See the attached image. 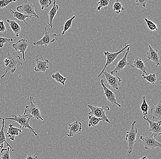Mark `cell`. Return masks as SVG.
Returning <instances> with one entry per match:
<instances>
[{
    "mask_svg": "<svg viewBox=\"0 0 161 159\" xmlns=\"http://www.w3.org/2000/svg\"><path fill=\"white\" fill-rule=\"evenodd\" d=\"M149 51L147 53V57L148 60L152 61L156 64V68L160 65V57L158 51L157 49H154L152 48L150 45H148Z\"/></svg>",
    "mask_w": 161,
    "mask_h": 159,
    "instance_id": "15",
    "label": "cell"
},
{
    "mask_svg": "<svg viewBox=\"0 0 161 159\" xmlns=\"http://www.w3.org/2000/svg\"><path fill=\"white\" fill-rule=\"evenodd\" d=\"M0 120H2L3 121H2L3 125H2V128H1V130H0V148L2 149L3 148L4 143H6L7 146H8V147L10 148V149H11L13 151H14V150L12 148V147L10 145V144L6 140V136H5L4 132L5 127V120L4 118L0 117Z\"/></svg>",
    "mask_w": 161,
    "mask_h": 159,
    "instance_id": "19",
    "label": "cell"
},
{
    "mask_svg": "<svg viewBox=\"0 0 161 159\" xmlns=\"http://www.w3.org/2000/svg\"><path fill=\"white\" fill-rule=\"evenodd\" d=\"M140 138L146 150H153L156 148H161V143L156 140L155 137L153 134H150L146 136L141 135Z\"/></svg>",
    "mask_w": 161,
    "mask_h": 159,
    "instance_id": "7",
    "label": "cell"
},
{
    "mask_svg": "<svg viewBox=\"0 0 161 159\" xmlns=\"http://www.w3.org/2000/svg\"><path fill=\"white\" fill-rule=\"evenodd\" d=\"M146 159H148L147 158H146Z\"/></svg>",
    "mask_w": 161,
    "mask_h": 159,
    "instance_id": "41",
    "label": "cell"
},
{
    "mask_svg": "<svg viewBox=\"0 0 161 159\" xmlns=\"http://www.w3.org/2000/svg\"><path fill=\"white\" fill-rule=\"evenodd\" d=\"M7 22L9 24L11 29L17 37L19 36L21 31V28L18 23L14 20H7Z\"/></svg>",
    "mask_w": 161,
    "mask_h": 159,
    "instance_id": "22",
    "label": "cell"
},
{
    "mask_svg": "<svg viewBox=\"0 0 161 159\" xmlns=\"http://www.w3.org/2000/svg\"><path fill=\"white\" fill-rule=\"evenodd\" d=\"M100 83L102 87L103 88V91H104L103 94L105 95L108 102L110 103L111 104L117 105L118 107H121V105L117 102V101L116 99L115 95L114 93H113L112 90H111L105 86V84H104V79H101Z\"/></svg>",
    "mask_w": 161,
    "mask_h": 159,
    "instance_id": "11",
    "label": "cell"
},
{
    "mask_svg": "<svg viewBox=\"0 0 161 159\" xmlns=\"http://www.w3.org/2000/svg\"><path fill=\"white\" fill-rule=\"evenodd\" d=\"M7 9H8L10 11L12 14L13 15V16H14L15 18L18 19L19 21H23V22H25V25L28 26V24H27V23L26 21V19H27V18H30V19H31V18H32V17H31V16L25 15L21 14V13H19V12H18V11L13 10L10 9V8H8V7H7Z\"/></svg>",
    "mask_w": 161,
    "mask_h": 159,
    "instance_id": "24",
    "label": "cell"
},
{
    "mask_svg": "<svg viewBox=\"0 0 161 159\" xmlns=\"http://www.w3.org/2000/svg\"><path fill=\"white\" fill-rule=\"evenodd\" d=\"M38 159V156L36 155H33L32 154H29L26 157L25 159Z\"/></svg>",
    "mask_w": 161,
    "mask_h": 159,
    "instance_id": "39",
    "label": "cell"
},
{
    "mask_svg": "<svg viewBox=\"0 0 161 159\" xmlns=\"http://www.w3.org/2000/svg\"><path fill=\"white\" fill-rule=\"evenodd\" d=\"M130 66L132 68H136L141 70L145 76L147 75V73L146 72V67L144 62H143L141 57H136L133 64H131Z\"/></svg>",
    "mask_w": 161,
    "mask_h": 159,
    "instance_id": "20",
    "label": "cell"
},
{
    "mask_svg": "<svg viewBox=\"0 0 161 159\" xmlns=\"http://www.w3.org/2000/svg\"><path fill=\"white\" fill-rule=\"evenodd\" d=\"M75 17H76L75 15H73L71 18H70V19L66 21V22H65V25H64L63 31H62L61 35H65L66 31H68L70 28H71L72 22L75 20Z\"/></svg>",
    "mask_w": 161,
    "mask_h": 159,
    "instance_id": "30",
    "label": "cell"
},
{
    "mask_svg": "<svg viewBox=\"0 0 161 159\" xmlns=\"http://www.w3.org/2000/svg\"><path fill=\"white\" fill-rule=\"evenodd\" d=\"M29 46V42L28 40L25 39H22L14 43L12 45V47L15 49L16 51H19V53H21L23 56V60L25 61V53Z\"/></svg>",
    "mask_w": 161,
    "mask_h": 159,
    "instance_id": "13",
    "label": "cell"
},
{
    "mask_svg": "<svg viewBox=\"0 0 161 159\" xmlns=\"http://www.w3.org/2000/svg\"><path fill=\"white\" fill-rule=\"evenodd\" d=\"M87 107L90 109L91 110L90 112L88 113L89 115L93 116L96 117L101 119L104 122L108 123H110V121L108 118L105 114L106 111L110 110V108L108 105H103L99 107L89 104L87 105Z\"/></svg>",
    "mask_w": 161,
    "mask_h": 159,
    "instance_id": "3",
    "label": "cell"
},
{
    "mask_svg": "<svg viewBox=\"0 0 161 159\" xmlns=\"http://www.w3.org/2000/svg\"><path fill=\"white\" fill-rule=\"evenodd\" d=\"M40 57L41 58L36 59L35 70L36 72H45L50 67L49 65L50 62L48 59L44 60L42 56H40Z\"/></svg>",
    "mask_w": 161,
    "mask_h": 159,
    "instance_id": "16",
    "label": "cell"
},
{
    "mask_svg": "<svg viewBox=\"0 0 161 159\" xmlns=\"http://www.w3.org/2000/svg\"><path fill=\"white\" fill-rule=\"evenodd\" d=\"M102 74L105 76L108 85H110L111 87L116 90H119V86L120 85L122 80L120 77L118 76L117 74H116L115 76H114L112 75L110 73L104 71L103 72Z\"/></svg>",
    "mask_w": 161,
    "mask_h": 159,
    "instance_id": "10",
    "label": "cell"
},
{
    "mask_svg": "<svg viewBox=\"0 0 161 159\" xmlns=\"http://www.w3.org/2000/svg\"><path fill=\"white\" fill-rule=\"evenodd\" d=\"M59 9V7L58 5L56 4V2L55 1H54L53 3V7L51 8V9L48 13V16L49 17V20L50 23H48V25L50 26V28H52V22L55 16H56L57 11Z\"/></svg>",
    "mask_w": 161,
    "mask_h": 159,
    "instance_id": "21",
    "label": "cell"
},
{
    "mask_svg": "<svg viewBox=\"0 0 161 159\" xmlns=\"http://www.w3.org/2000/svg\"><path fill=\"white\" fill-rule=\"evenodd\" d=\"M6 30L4 21L0 20V32H4Z\"/></svg>",
    "mask_w": 161,
    "mask_h": 159,
    "instance_id": "38",
    "label": "cell"
},
{
    "mask_svg": "<svg viewBox=\"0 0 161 159\" xmlns=\"http://www.w3.org/2000/svg\"><path fill=\"white\" fill-rule=\"evenodd\" d=\"M140 107L141 111H142V114L143 115V117L147 116V115L148 111L149 109H150V107L147 103L145 96H143V100Z\"/></svg>",
    "mask_w": 161,
    "mask_h": 159,
    "instance_id": "27",
    "label": "cell"
},
{
    "mask_svg": "<svg viewBox=\"0 0 161 159\" xmlns=\"http://www.w3.org/2000/svg\"><path fill=\"white\" fill-rule=\"evenodd\" d=\"M147 156H144V157H142V158H141L140 159H146V158H147Z\"/></svg>",
    "mask_w": 161,
    "mask_h": 159,
    "instance_id": "40",
    "label": "cell"
},
{
    "mask_svg": "<svg viewBox=\"0 0 161 159\" xmlns=\"http://www.w3.org/2000/svg\"><path fill=\"white\" fill-rule=\"evenodd\" d=\"M4 62L5 68L3 70H5V72L1 77V79L4 78L8 72H10L11 73H14L18 66L23 65V63L21 62V57L15 53L10 54L9 51L7 52V57L4 60Z\"/></svg>",
    "mask_w": 161,
    "mask_h": 159,
    "instance_id": "1",
    "label": "cell"
},
{
    "mask_svg": "<svg viewBox=\"0 0 161 159\" xmlns=\"http://www.w3.org/2000/svg\"><path fill=\"white\" fill-rule=\"evenodd\" d=\"M113 10L116 14H119L122 11L125 10V9L123 7L122 4L120 3V1L117 0L114 3Z\"/></svg>",
    "mask_w": 161,
    "mask_h": 159,
    "instance_id": "28",
    "label": "cell"
},
{
    "mask_svg": "<svg viewBox=\"0 0 161 159\" xmlns=\"http://www.w3.org/2000/svg\"><path fill=\"white\" fill-rule=\"evenodd\" d=\"M1 159H11L10 155V148L7 149H2L1 150Z\"/></svg>",
    "mask_w": 161,
    "mask_h": 159,
    "instance_id": "32",
    "label": "cell"
},
{
    "mask_svg": "<svg viewBox=\"0 0 161 159\" xmlns=\"http://www.w3.org/2000/svg\"><path fill=\"white\" fill-rule=\"evenodd\" d=\"M144 119L147 121L149 124V131L151 133L154 135L155 137L160 135L161 134V121L160 120L157 122L152 121L147 116L143 117Z\"/></svg>",
    "mask_w": 161,
    "mask_h": 159,
    "instance_id": "12",
    "label": "cell"
},
{
    "mask_svg": "<svg viewBox=\"0 0 161 159\" xmlns=\"http://www.w3.org/2000/svg\"><path fill=\"white\" fill-rule=\"evenodd\" d=\"M32 98L33 97L32 96H30V105H26L24 113L30 116L31 118H36L37 120L40 119L43 121L44 119L41 116L40 108L38 105L33 102Z\"/></svg>",
    "mask_w": 161,
    "mask_h": 159,
    "instance_id": "6",
    "label": "cell"
},
{
    "mask_svg": "<svg viewBox=\"0 0 161 159\" xmlns=\"http://www.w3.org/2000/svg\"><path fill=\"white\" fill-rule=\"evenodd\" d=\"M14 41L13 38H7L6 37H0V48H2L5 44Z\"/></svg>",
    "mask_w": 161,
    "mask_h": 159,
    "instance_id": "35",
    "label": "cell"
},
{
    "mask_svg": "<svg viewBox=\"0 0 161 159\" xmlns=\"http://www.w3.org/2000/svg\"><path fill=\"white\" fill-rule=\"evenodd\" d=\"M38 2L41 6L42 10H43L45 9L49 8L52 3V1L51 0H40Z\"/></svg>",
    "mask_w": 161,
    "mask_h": 159,
    "instance_id": "34",
    "label": "cell"
},
{
    "mask_svg": "<svg viewBox=\"0 0 161 159\" xmlns=\"http://www.w3.org/2000/svg\"><path fill=\"white\" fill-rule=\"evenodd\" d=\"M151 113L153 115V119H161V101H159L156 105L150 108Z\"/></svg>",
    "mask_w": 161,
    "mask_h": 159,
    "instance_id": "23",
    "label": "cell"
},
{
    "mask_svg": "<svg viewBox=\"0 0 161 159\" xmlns=\"http://www.w3.org/2000/svg\"><path fill=\"white\" fill-rule=\"evenodd\" d=\"M68 128L69 131V133L67 134L66 135L69 137H71L81 132L82 130V124L80 122L75 121L68 125Z\"/></svg>",
    "mask_w": 161,
    "mask_h": 159,
    "instance_id": "17",
    "label": "cell"
},
{
    "mask_svg": "<svg viewBox=\"0 0 161 159\" xmlns=\"http://www.w3.org/2000/svg\"><path fill=\"white\" fill-rule=\"evenodd\" d=\"M12 117H6L5 118V120H13L16 122L17 123L19 124L20 126L25 128H28L32 131L35 136H38V134L35 132V130L30 126V120L31 117L25 114V113L23 115H11Z\"/></svg>",
    "mask_w": 161,
    "mask_h": 159,
    "instance_id": "2",
    "label": "cell"
},
{
    "mask_svg": "<svg viewBox=\"0 0 161 159\" xmlns=\"http://www.w3.org/2000/svg\"><path fill=\"white\" fill-rule=\"evenodd\" d=\"M147 1L146 0H136V5L137 7L142 6L143 8H146V4H147Z\"/></svg>",
    "mask_w": 161,
    "mask_h": 159,
    "instance_id": "37",
    "label": "cell"
},
{
    "mask_svg": "<svg viewBox=\"0 0 161 159\" xmlns=\"http://www.w3.org/2000/svg\"><path fill=\"white\" fill-rule=\"evenodd\" d=\"M16 2V1L14 0H0V9L7 8L11 3Z\"/></svg>",
    "mask_w": 161,
    "mask_h": 159,
    "instance_id": "36",
    "label": "cell"
},
{
    "mask_svg": "<svg viewBox=\"0 0 161 159\" xmlns=\"http://www.w3.org/2000/svg\"><path fill=\"white\" fill-rule=\"evenodd\" d=\"M136 123V121H134L131 124L130 130L126 132V135L125 137V140L127 141L128 144V153L130 155L134 151V146L136 142V135L138 132V129L135 128V126Z\"/></svg>",
    "mask_w": 161,
    "mask_h": 159,
    "instance_id": "4",
    "label": "cell"
},
{
    "mask_svg": "<svg viewBox=\"0 0 161 159\" xmlns=\"http://www.w3.org/2000/svg\"><path fill=\"white\" fill-rule=\"evenodd\" d=\"M131 47H129L127 49L125 55L118 62L117 64L116 65V67L114 68V69L112 70V71H110L111 74L113 75L114 73H115L116 74H117L118 72L122 71L124 69L125 67H126V66H129V65L131 66V64L129 63L127 61V57L128 54L129 52L130 49Z\"/></svg>",
    "mask_w": 161,
    "mask_h": 159,
    "instance_id": "14",
    "label": "cell"
},
{
    "mask_svg": "<svg viewBox=\"0 0 161 159\" xmlns=\"http://www.w3.org/2000/svg\"><path fill=\"white\" fill-rule=\"evenodd\" d=\"M51 77L55 81L61 83L63 86L65 85V81L67 80V78L61 75L59 72H56L55 73L52 74Z\"/></svg>",
    "mask_w": 161,
    "mask_h": 159,
    "instance_id": "26",
    "label": "cell"
},
{
    "mask_svg": "<svg viewBox=\"0 0 161 159\" xmlns=\"http://www.w3.org/2000/svg\"><path fill=\"white\" fill-rule=\"evenodd\" d=\"M17 11L25 15L40 19V17L35 13V6L29 1H24L23 4L17 7Z\"/></svg>",
    "mask_w": 161,
    "mask_h": 159,
    "instance_id": "8",
    "label": "cell"
},
{
    "mask_svg": "<svg viewBox=\"0 0 161 159\" xmlns=\"http://www.w3.org/2000/svg\"><path fill=\"white\" fill-rule=\"evenodd\" d=\"M144 20L145 21L146 25L149 29L150 31H158V27L155 23L152 22V21L148 20L147 18H145Z\"/></svg>",
    "mask_w": 161,
    "mask_h": 159,
    "instance_id": "33",
    "label": "cell"
},
{
    "mask_svg": "<svg viewBox=\"0 0 161 159\" xmlns=\"http://www.w3.org/2000/svg\"><path fill=\"white\" fill-rule=\"evenodd\" d=\"M142 77L143 79H146L147 81L149 82L153 85H154L157 81V76L154 73H151L150 75H147V76H145L143 73H142Z\"/></svg>",
    "mask_w": 161,
    "mask_h": 159,
    "instance_id": "29",
    "label": "cell"
},
{
    "mask_svg": "<svg viewBox=\"0 0 161 159\" xmlns=\"http://www.w3.org/2000/svg\"><path fill=\"white\" fill-rule=\"evenodd\" d=\"M47 26L45 27V32L41 39L38 41H35L33 42L34 46H47L48 45L55 42V38L57 36H61V35H57V34L53 33L50 34L47 32Z\"/></svg>",
    "mask_w": 161,
    "mask_h": 159,
    "instance_id": "9",
    "label": "cell"
},
{
    "mask_svg": "<svg viewBox=\"0 0 161 159\" xmlns=\"http://www.w3.org/2000/svg\"><path fill=\"white\" fill-rule=\"evenodd\" d=\"M109 0H100L99 2H97L98 7L97 9V11H100L101 9L103 8L104 9H107L109 4Z\"/></svg>",
    "mask_w": 161,
    "mask_h": 159,
    "instance_id": "31",
    "label": "cell"
},
{
    "mask_svg": "<svg viewBox=\"0 0 161 159\" xmlns=\"http://www.w3.org/2000/svg\"><path fill=\"white\" fill-rule=\"evenodd\" d=\"M22 128L21 126L18 128L14 126V125L10 124L8 128V132L7 133L9 139L14 141L15 140V137L19 135V133H22Z\"/></svg>",
    "mask_w": 161,
    "mask_h": 159,
    "instance_id": "18",
    "label": "cell"
},
{
    "mask_svg": "<svg viewBox=\"0 0 161 159\" xmlns=\"http://www.w3.org/2000/svg\"><path fill=\"white\" fill-rule=\"evenodd\" d=\"M88 119H89V122H88V127L89 128L96 127L100 121H103L101 119L92 115H89L88 116Z\"/></svg>",
    "mask_w": 161,
    "mask_h": 159,
    "instance_id": "25",
    "label": "cell"
},
{
    "mask_svg": "<svg viewBox=\"0 0 161 159\" xmlns=\"http://www.w3.org/2000/svg\"><path fill=\"white\" fill-rule=\"evenodd\" d=\"M132 46L130 44H126V43L124 45V47L122 49H121L120 51H117L116 52H114V53H111V52H109L108 51H104V55L106 57V62L104 64V67H103V69L102 70L101 72L99 73V75L97 76V77H99L102 74L103 72L105 71V69L107 66H109L110 64L114 63V61L117 58L118 56L123 52H125V50L128 48L129 47H131Z\"/></svg>",
    "mask_w": 161,
    "mask_h": 159,
    "instance_id": "5",
    "label": "cell"
}]
</instances>
